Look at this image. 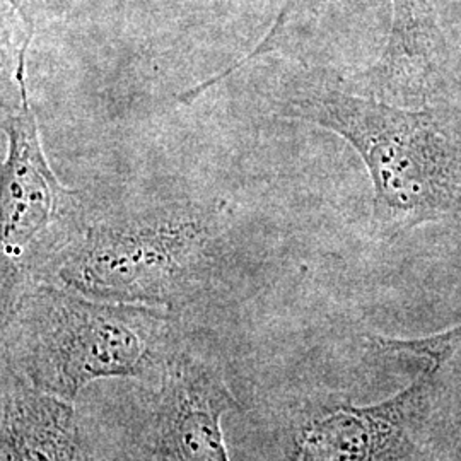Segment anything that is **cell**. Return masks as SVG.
I'll list each match as a JSON object with an SVG mask.
<instances>
[{
  "mask_svg": "<svg viewBox=\"0 0 461 461\" xmlns=\"http://www.w3.org/2000/svg\"><path fill=\"white\" fill-rule=\"evenodd\" d=\"M226 258V214L221 209L166 202L86 214L40 280L99 301L182 314L214 287Z\"/></svg>",
  "mask_w": 461,
  "mask_h": 461,
  "instance_id": "3957f363",
  "label": "cell"
},
{
  "mask_svg": "<svg viewBox=\"0 0 461 461\" xmlns=\"http://www.w3.org/2000/svg\"><path fill=\"white\" fill-rule=\"evenodd\" d=\"M429 346L439 356L453 357L456 348L461 346V323L456 327L429 335Z\"/></svg>",
  "mask_w": 461,
  "mask_h": 461,
  "instance_id": "30bf717a",
  "label": "cell"
},
{
  "mask_svg": "<svg viewBox=\"0 0 461 461\" xmlns=\"http://www.w3.org/2000/svg\"><path fill=\"white\" fill-rule=\"evenodd\" d=\"M443 367L428 363L381 402L313 400L291 415L285 461H422Z\"/></svg>",
  "mask_w": 461,
  "mask_h": 461,
  "instance_id": "8992f818",
  "label": "cell"
},
{
  "mask_svg": "<svg viewBox=\"0 0 461 461\" xmlns=\"http://www.w3.org/2000/svg\"><path fill=\"white\" fill-rule=\"evenodd\" d=\"M188 342L180 313L99 301L50 280L2 297V369L68 403L99 379L156 376Z\"/></svg>",
  "mask_w": 461,
  "mask_h": 461,
  "instance_id": "7a4b0ae2",
  "label": "cell"
},
{
  "mask_svg": "<svg viewBox=\"0 0 461 461\" xmlns=\"http://www.w3.org/2000/svg\"><path fill=\"white\" fill-rule=\"evenodd\" d=\"M4 2L16 13L19 21L23 23L24 36L21 41L32 43L47 16L45 0H4Z\"/></svg>",
  "mask_w": 461,
  "mask_h": 461,
  "instance_id": "9c48e42d",
  "label": "cell"
},
{
  "mask_svg": "<svg viewBox=\"0 0 461 461\" xmlns=\"http://www.w3.org/2000/svg\"><path fill=\"white\" fill-rule=\"evenodd\" d=\"M272 101L279 118L335 133L356 150L371 178L381 236L460 217L461 110L402 108L318 72L289 74Z\"/></svg>",
  "mask_w": 461,
  "mask_h": 461,
  "instance_id": "6da1fadb",
  "label": "cell"
},
{
  "mask_svg": "<svg viewBox=\"0 0 461 461\" xmlns=\"http://www.w3.org/2000/svg\"><path fill=\"white\" fill-rule=\"evenodd\" d=\"M32 43L17 49L19 106L2 118L7 156L2 165V297L28 280H40L50 260L83 224L79 192L64 186L43 150L38 118L30 103L26 59Z\"/></svg>",
  "mask_w": 461,
  "mask_h": 461,
  "instance_id": "5b68a950",
  "label": "cell"
},
{
  "mask_svg": "<svg viewBox=\"0 0 461 461\" xmlns=\"http://www.w3.org/2000/svg\"><path fill=\"white\" fill-rule=\"evenodd\" d=\"M238 407L222 367L188 342L89 436L98 461H230L222 420Z\"/></svg>",
  "mask_w": 461,
  "mask_h": 461,
  "instance_id": "277c9868",
  "label": "cell"
},
{
  "mask_svg": "<svg viewBox=\"0 0 461 461\" xmlns=\"http://www.w3.org/2000/svg\"><path fill=\"white\" fill-rule=\"evenodd\" d=\"M2 461H98L74 403L2 369Z\"/></svg>",
  "mask_w": 461,
  "mask_h": 461,
  "instance_id": "ba28073f",
  "label": "cell"
},
{
  "mask_svg": "<svg viewBox=\"0 0 461 461\" xmlns=\"http://www.w3.org/2000/svg\"><path fill=\"white\" fill-rule=\"evenodd\" d=\"M327 0H284L272 28L260 43L241 60L232 62L219 74L183 91L178 101L192 104L195 99L224 83L240 68L280 50L289 30L301 19L318 13ZM393 17L388 43L371 68L369 77L379 87H424L445 59V38L438 26L429 0H392Z\"/></svg>",
  "mask_w": 461,
  "mask_h": 461,
  "instance_id": "52a82bcc",
  "label": "cell"
}]
</instances>
